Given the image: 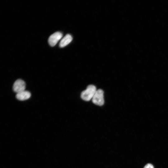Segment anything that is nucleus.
I'll return each instance as SVG.
<instances>
[{
	"label": "nucleus",
	"mask_w": 168,
	"mask_h": 168,
	"mask_svg": "<svg viewBox=\"0 0 168 168\" xmlns=\"http://www.w3.org/2000/svg\"><path fill=\"white\" fill-rule=\"evenodd\" d=\"M96 86L92 85H89L86 89L82 92L81 97L86 101H89L92 99L96 91Z\"/></svg>",
	"instance_id": "obj_1"
},
{
	"label": "nucleus",
	"mask_w": 168,
	"mask_h": 168,
	"mask_svg": "<svg viewBox=\"0 0 168 168\" xmlns=\"http://www.w3.org/2000/svg\"><path fill=\"white\" fill-rule=\"evenodd\" d=\"M92 101L94 104L96 105H103L104 103L103 91L100 89L97 90L92 99Z\"/></svg>",
	"instance_id": "obj_2"
},
{
	"label": "nucleus",
	"mask_w": 168,
	"mask_h": 168,
	"mask_svg": "<svg viewBox=\"0 0 168 168\" xmlns=\"http://www.w3.org/2000/svg\"><path fill=\"white\" fill-rule=\"evenodd\" d=\"M26 85L25 82L21 79L17 80L13 86V91L17 93L25 90Z\"/></svg>",
	"instance_id": "obj_3"
},
{
	"label": "nucleus",
	"mask_w": 168,
	"mask_h": 168,
	"mask_svg": "<svg viewBox=\"0 0 168 168\" xmlns=\"http://www.w3.org/2000/svg\"><path fill=\"white\" fill-rule=\"evenodd\" d=\"M62 34L60 32H56L51 35L48 39V43L51 46H55L62 38Z\"/></svg>",
	"instance_id": "obj_4"
},
{
	"label": "nucleus",
	"mask_w": 168,
	"mask_h": 168,
	"mask_svg": "<svg viewBox=\"0 0 168 168\" xmlns=\"http://www.w3.org/2000/svg\"><path fill=\"white\" fill-rule=\"evenodd\" d=\"M31 93L30 92L24 90L17 93L16 97L18 100L23 101L29 99Z\"/></svg>",
	"instance_id": "obj_5"
},
{
	"label": "nucleus",
	"mask_w": 168,
	"mask_h": 168,
	"mask_svg": "<svg viewBox=\"0 0 168 168\" xmlns=\"http://www.w3.org/2000/svg\"><path fill=\"white\" fill-rule=\"evenodd\" d=\"M72 37L70 35H66L60 41L59 44V47L63 48L66 46L72 41Z\"/></svg>",
	"instance_id": "obj_6"
},
{
	"label": "nucleus",
	"mask_w": 168,
	"mask_h": 168,
	"mask_svg": "<svg viewBox=\"0 0 168 168\" xmlns=\"http://www.w3.org/2000/svg\"><path fill=\"white\" fill-rule=\"evenodd\" d=\"M143 168H154V167L152 165L148 163L146 164Z\"/></svg>",
	"instance_id": "obj_7"
}]
</instances>
